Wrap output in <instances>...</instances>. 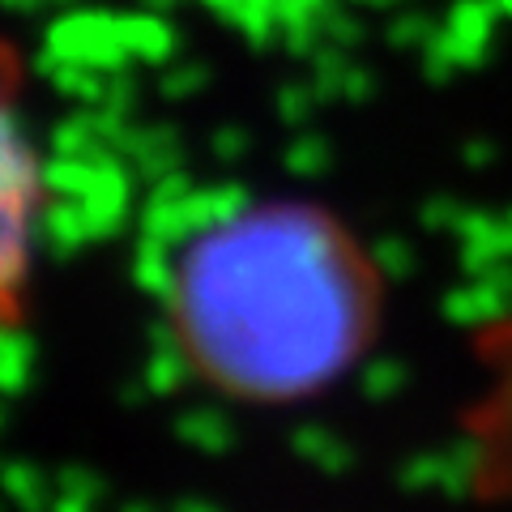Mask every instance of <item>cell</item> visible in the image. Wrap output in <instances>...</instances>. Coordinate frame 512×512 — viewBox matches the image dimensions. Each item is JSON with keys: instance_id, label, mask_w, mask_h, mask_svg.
<instances>
[{"instance_id": "2", "label": "cell", "mask_w": 512, "mask_h": 512, "mask_svg": "<svg viewBox=\"0 0 512 512\" xmlns=\"http://www.w3.org/2000/svg\"><path fill=\"white\" fill-rule=\"evenodd\" d=\"M43 158L22 111V60L0 39V342L26 325L43 231Z\"/></svg>"}, {"instance_id": "3", "label": "cell", "mask_w": 512, "mask_h": 512, "mask_svg": "<svg viewBox=\"0 0 512 512\" xmlns=\"http://www.w3.org/2000/svg\"><path fill=\"white\" fill-rule=\"evenodd\" d=\"M470 478L512 512V303L478 338V393L466 414Z\"/></svg>"}, {"instance_id": "1", "label": "cell", "mask_w": 512, "mask_h": 512, "mask_svg": "<svg viewBox=\"0 0 512 512\" xmlns=\"http://www.w3.org/2000/svg\"><path fill=\"white\" fill-rule=\"evenodd\" d=\"M184 372L239 406H299L376 338L380 265L316 201L256 197L192 227L163 269Z\"/></svg>"}]
</instances>
